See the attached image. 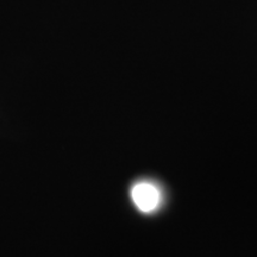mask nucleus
Instances as JSON below:
<instances>
[{
	"label": "nucleus",
	"instance_id": "1",
	"mask_svg": "<svg viewBox=\"0 0 257 257\" xmlns=\"http://www.w3.org/2000/svg\"><path fill=\"white\" fill-rule=\"evenodd\" d=\"M131 197L137 208L142 212L155 210L160 201V194L155 186L142 182L137 184L131 191Z\"/></svg>",
	"mask_w": 257,
	"mask_h": 257
}]
</instances>
